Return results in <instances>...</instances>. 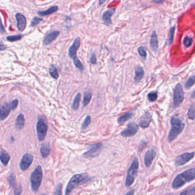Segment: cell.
Returning a JSON list of instances; mask_svg holds the SVG:
<instances>
[{
    "instance_id": "1",
    "label": "cell",
    "mask_w": 195,
    "mask_h": 195,
    "mask_svg": "<svg viewBox=\"0 0 195 195\" xmlns=\"http://www.w3.org/2000/svg\"><path fill=\"white\" fill-rule=\"evenodd\" d=\"M195 179V168H191L178 175L172 183V187L179 189L184 186L187 183L192 181Z\"/></svg>"
},
{
    "instance_id": "2",
    "label": "cell",
    "mask_w": 195,
    "mask_h": 195,
    "mask_svg": "<svg viewBox=\"0 0 195 195\" xmlns=\"http://www.w3.org/2000/svg\"><path fill=\"white\" fill-rule=\"evenodd\" d=\"M171 128L168 136V141L170 143L173 142L184 130L185 124L179 118L172 117L171 119Z\"/></svg>"
},
{
    "instance_id": "3",
    "label": "cell",
    "mask_w": 195,
    "mask_h": 195,
    "mask_svg": "<svg viewBox=\"0 0 195 195\" xmlns=\"http://www.w3.org/2000/svg\"><path fill=\"white\" fill-rule=\"evenodd\" d=\"M91 178H89L88 175L86 173L77 174L74 175L71 178L69 182L67 184L65 191V195H69L71 192L79 185L85 183L90 181Z\"/></svg>"
},
{
    "instance_id": "4",
    "label": "cell",
    "mask_w": 195,
    "mask_h": 195,
    "mask_svg": "<svg viewBox=\"0 0 195 195\" xmlns=\"http://www.w3.org/2000/svg\"><path fill=\"white\" fill-rule=\"evenodd\" d=\"M139 169V161L137 157H135L133 160V163L131 164L126 177L125 185L127 187H130L134 182L136 176L138 175V171Z\"/></svg>"
},
{
    "instance_id": "5",
    "label": "cell",
    "mask_w": 195,
    "mask_h": 195,
    "mask_svg": "<svg viewBox=\"0 0 195 195\" xmlns=\"http://www.w3.org/2000/svg\"><path fill=\"white\" fill-rule=\"evenodd\" d=\"M43 178V172L42 167L38 165L31 173L30 176V182L32 190L34 192L38 189Z\"/></svg>"
},
{
    "instance_id": "6",
    "label": "cell",
    "mask_w": 195,
    "mask_h": 195,
    "mask_svg": "<svg viewBox=\"0 0 195 195\" xmlns=\"http://www.w3.org/2000/svg\"><path fill=\"white\" fill-rule=\"evenodd\" d=\"M47 122L46 118L44 116H39L38 122L37 123L36 129L38 138L39 141H43L47 134Z\"/></svg>"
},
{
    "instance_id": "7",
    "label": "cell",
    "mask_w": 195,
    "mask_h": 195,
    "mask_svg": "<svg viewBox=\"0 0 195 195\" xmlns=\"http://www.w3.org/2000/svg\"><path fill=\"white\" fill-rule=\"evenodd\" d=\"M184 98V93L183 87L180 84H178L175 87L173 92V105L174 108H176L183 103Z\"/></svg>"
},
{
    "instance_id": "8",
    "label": "cell",
    "mask_w": 195,
    "mask_h": 195,
    "mask_svg": "<svg viewBox=\"0 0 195 195\" xmlns=\"http://www.w3.org/2000/svg\"><path fill=\"white\" fill-rule=\"evenodd\" d=\"M102 147L103 144L101 143L89 145L87 146V151L83 154V156L86 158L97 157L100 154Z\"/></svg>"
},
{
    "instance_id": "9",
    "label": "cell",
    "mask_w": 195,
    "mask_h": 195,
    "mask_svg": "<svg viewBox=\"0 0 195 195\" xmlns=\"http://www.w3.org/2000/svg\"><path fill=\"white\" fill-rule=\"evenodd\" d=\"M195 153L193 152H186L183 154L178 156L175 161V165L176 167H180L188 163L192 159L194 158Z\"/></svg>"
},
{
    "instance_id": "10",
    "label": "cell",
    "mask_w": 195,
    "mask_h": 195,
    "mask_svg": "<svg viewBox=\"0 0 195 195\" xmlns=\"http://www.w3.org/2000/svg\"><path fill=\"white\" fill-rule=\"evenodd\" d=\"M138 129V125L136 122H132L127 125V127L125 130L121 132L120 135L125 138L131 137L134 136L137 133Z\"/></svg>"
},
{
    "instance_id": "11",
    "label": "cell",
    "mask_w": 195,
    "mask_h": 195,
    "mask_svg": "<svg viewBox=\"0 0 195 195\" xmlns=\"http://www.w3.org/2000/svg\"><path fill=\"white\" fill-rule=\"evenodd\" d=\"M33 161V156L32 154L26 153L24 154L20 164L21 170L26 171L30 167Z\"/></svg>"
},
{
    "instance_id": "12",
    "label": "cell",
    "mask_w": 195,
    "mask_h": 195,
    "mask_svg": "<svg viewBox=\"0 0 195 195\" xmlns=\"http://www.w3.org/2000/svg\"><path fill=\"white\" fill-rule=\"evenodd\" d=\"M151 121L152 116L151 114L148 112H146L141 116L139 122V126L144 129L148 128Z\"/></svg>"
},
{
    "instance_id": "13",
    "label": "cell",
    "mask_w": 195,
    "mask_h": 195,
    "mask_svg": "<svg viewBox=\"0 0 195 195\" xmlns=\"http://www.w3.org/2000/svg\"><path fill=\"white\" fill-rule=\"evenodd\" d=\"M80 39L79 37H77L74 41L73 42L72 44L71 45L69 49L68 53L69 56L70 58H74L76 57V54L77 52V50L80 47Z\"/></svg>"
},
{
    "instance_id": "14",
    "label": "cell",
    "mask_w": 195,
    "mask_h": 195,
    "mask_svg": "<svg viewBox=\"0 0 195 195\" xmlns=\"http://www.w3.org/2000/svg\"><path fill=\"white\" fill-rule=\"evenodd\" d=\"M156 151L155 149L148 150L144 156V163L147 167H149L156 156Z\"/></svg>"
},
{
    "instance_id": "15",
    "label": "cell",
    "mask_w": 195,
    "mask_h": 195,
    "mask_svg": "<svg viewBox=\"0 0 195 195\" xmlns=\"http://www.w3.org/2000/svg\"><path fill=\"white\" fill-rule=\"evenodd\" d=\"M17 20V26L20 31H23L26 28V19L23 15L21 13H17L16 15Z\"/></svg>"
},
{
    "instance_id": "16",
    "label": "cell",
    "mask_w": 195,
    "mask_h": 195,
    "mask_svg": "<svg viewBox=\"0 0 195 195\" xmlns=\"http://www.w3.org/2000/svg\"><path fill=\"white\" fill-rule=\"evenodd\" d=\"M12 108L10 104L8 103H4L0 106V120H5L10 114Z\"/></svg>"
},
{
    "instance_id": "17",
    "label": "cell",
    "mask_w": 195,
    "mask_h": 195,
    "mask_svg": "<svg viewBox=\"0 0 195 195\" xmlns=\"http://www.w3.org/2000/svg\"><path fill=\"white\" fill-rule=\"evenodd\" d=\"M115 12V9H109L106 10L102 15V20L104 23L107 25L112 24V21L111 20V17L112 16Z\"/></svg>"
},
{
    "instance_id": "18",
    "label": "cell",
    "mask_w": 195,
    "mask_h": 195,
    "mask_svg": "<svg viewBox=\"0 0 195 195\" xmlns=\"http://www.w3.org/2000/svg\"><path fill=\"white\" fill-rule=\"evenodd\" d=\"M59 31H53L50 33L45 37L43 42L45 45H49L56 39V38L59 35Z\"/></svg>"
},
{
    "instance_id": "19",
    "label": "cell",
    "mask_w": 195,
    "mask_h": 195,
    "mask_svg": "<svg viewBox=\"0 0 195 195\" xmlns=\"http://www.w3.org/2000/svg\"><path fill=\"white\" fill-rule=\"evenodd\" d=\"M144 75V71L142 67L137 66L135 69V77L134 80L136 82L140 81Z\"/></svg>"
},
{
    "instance_id": "20",
    "label": "cell",
    "mask_w": 195,
    "mask_h": 195,
    "mask_svg": "<svg viewBox=\"0 0 195 195\" xmlns=\"http://www.w3.org/2000/svg\"><path fill=\"white\" fill-rule=\"evenodd\" d=\"M40 152L43 158H46L50 154V144L48 142L43 143L40 148Z\"/></svg>"
},
{
    "instance_id": "21",
    "label": "cell",
    "mask_w": 195,
    "mask_h": 195,
    "mask_svg": "<svg viewBox=\"0 0 195 195\" xmlns=\"http://www.w3.org/2000/svg\"><path fill=\"white\" fill-rule=\"evenodd\" d=\"M151 48L154 52H156L158 49V39L156 32L154 31L151 36L150 39Z\"/></svg>"
},
{
    "instance_id": "22",
    "label": "cell",
    "mask_w": 195,
    "mask_h": 195,
    "mask_svg": "<svg viewBox=\"0 0 195 195\" xmlns=\"http://www.w3.org/2000/svg\"><path fill=\"white\" fill-rule=\"evenodd\" d=\"M10 156L6 151L4 150H0V160L2 164L7 165L10 161Z\"/></svg>"
},
{
    "instance_id": "23",
    "label": "cell",
    "mask_w": 195,
    "mask_h": 195,
    "mask_svg": "<svg viewBox=\"0 0 195 195\" xmlns=\"http://www.w3.org/2000/svg\"><path fill=\"white\" fill-rule=\"evenodd\" d=\"M25 124V119L23 114H19L16 119V127L18 130H21L24 128Z\"/></svg>"
},
{
    "instance_id": "24",
    "label": "cell",
    "mask_w": 195,
    "mask_h": 195,
    "mask_svg": "<svg viewBox=\"0 0 195 195\" xmlns=\"http://www.w3.org/2000/svg\"><path fill=\"white\" fill-rule=\"evenodd\" d=\"M133 114L132 112H127L126 114H124L122 116H120L117 119V122L119 124H122L125 122H126L127 120L130 119L133 116Z\"/></svg>"
},
{
    "instance_id": "25",
    "label": "cell",
    "mask_w": 195,
    "mask_h": 195,
    "mask_svg": "<svg viewBox=\"0 0 195 195\" xmlns=\"http://www.w3.org/2000/svg\"><path fill=\"white\" fill-rule=\"evenodd\" d=\"M58 7L57 6H53L52 7H50V8L46 10L45 11H39L38 12V14L42 16H45L47 15H51L53 13H54L55 12H57L58 10Z\"/></svg>"
},
{
    "instance_id": "26",
    "label": "cell",
    "mask_w": 195,
    "mask_h": 195,
    "mask_svg": "<svg viewBox=\"0 0 195 195\" xmlns=\"http://www.w3.org/2000/svg\"><path fill=\"white\" fill-rule=\"evenodd\" d=\"M92 92L91 90H87L84 93L83 100V106H86L90 103L91 98H92Z\"/></svg>"
},
{
    "instance_id": "27",
    "label": "cell",
    "mask_w": 195,
    "mask_h": 195,
    "mask_svg": "<svg viewBox=\"0 0 195 195\" xmlns=\"http://www.w3.org/2000/svg\"><path fill=\"white\" fill-rule=\"evenodd\" d=\"M80 98H81V95L80 93H78L76 96H75V98L74 99V101L72 102V106H71V108L74 111H77L79 108V102L80 100Z\"/></svg>"
},
{
    "instance_id": "28",
    "label": "cell",
    "mask_w": 195,
    "mask_h": 195,
    "mask_svg": "<svg viewBox=\"0 0 195 195\" xmlns=\"http://www.w3.org/2000/svg\"><path fill=\"white\" fill-rule=\"evenodd\" d=\"M188 117L191 120L195 119V106H191L188 111Z\"/></svg>"
},
{
    "instance_id": "29",
    "label": "cell",
    "mask_w": 195,
    "mask_h": 195,
    "mask_svg": "<svg viewBox=\"0 0 195 195\" xmlns=\"http://www.w3.org/2000/svg\"><path fill=\"white\" fill-rule=\"evenodd\" d=\"M195 83V76H192L188 79L187 81L185 83V87L186 89H189L191 87H192Z\"/></svg>"
},
{
    "instance_id": "30",
    "label": "cell",
    "mask_w": 195,
    "mask_h": 195,
    "mask_svg": "<svg viewBox=\"0 0 195 195\" xmlns=\"http://www.w3.org/2000/svg\"><path fill=\"white\" fill-rule=\"evenodd\" d=\"M72 59H73L74 64L75 66V67L77 68L78 69H79L81 72L83 71V70L84 69V67L82 65V63L79 61V60L78 59V58L77 57H74Z\"/></svg>"
},
{
    "instance_id": "31",
    "label": "cell",
    "mask_w": 195,
    "mask_h": 195,
    "mask_svg": "<svg viewBox=\"0 0 195 195\" xmlns=\"http://www.w3.org/2000/svg\"><path fill=\"white\" fill-rule=\"evenodd\" d=\"M8 179V182H9L10 186L12 188H13L17 184L16 181V177H15L14 173H11L9 175Z\"/></svg>"
},
{
    "instance_id": "32",
    "label": "cell",
    "mask_w": 195,
    "mask_h": 195,
    "mask_svg": "<svg viewBox=\"0 0 195 195\" xmlns=\"http://www.w3.org/2000/svg\"><path fill=\"white\" fill-rule=\"evenodd\" d=\"M175 31V26L172 27L169 31V33H168V44H169V45H171L173 42Z\"/></svg>"
},
{
    "instance_id": "33",
    "label": "cell",
    "mask_w": 195,
    "mask_h": 195,
    "mask_svg": "<svg viewBox=\"0 0 195 195\" xmlns=\"http://www.w3.org/2000/svg\"><path fill=\"white\" fill-rule=\"evenodd\" d=\"M49 73L50 76L52 77H53L54 79H58V78L59 77V74L58 73L57 70L55 68H53L52 66L49 69Z\"/></svg>"
},
{
    "instance_id": "34",
    "label": "cell",
    "mask_w": 195,
    "mask_h": 195,
    "mask_svg": "<svg viewBox=\"0 0 195 195\" xmlns=\"http://www.w3.org/2000/svg\"><path fill=\"white\" fill-rule=\"evenodd\" d=\"M90 122H91V117H90V116H87L85 120L83 121V122H82V126H81L82 130L86 129V128L89 125Z\"/></svg>"
},
{
    "instance_id": "35",
    "label": "cell",
    "mask_w": 195,
    "mask_h": 195,
    "mask_svg": "<svg viewBox=\"0 0 195 195\" xmlns=\"http://www.w3.org/2000/svg\"><path fill=\"white\" fill-rule=\"evenodd\" d=\"M192 42H193V39L189 37H186L184 39V40H183V44L184 45V46L186 47V48H189L190 47L192 44Z\"/></svg>"
},
{
    "instance_id": "36",
    "label": "cell",
    "mask_w": 195,
    "mask_h": 195,
    "mask_svg": "<svg viewBox=\"0 0 195 195\" xmlns=\"http://www.w3.org/2000/svg\"><path fill=\"white\" fill-rule=\"evenodd\" d=\"M148 100L150 102H154L155 101H156L157 98V93H156V92H150L148 94L147 96Z\"/></svg>"
},
{
    "instance_id": "37",
    "label": "cell",
    "mask_w": 195,
    "mask_h": 195,
    "mask_svg": "<svg viewBox=\"0 0 195 195\" xmlns=\"http://www.w3.org/2000/svg\"><path fill=\"white\" fill-rule=\"evenodd\" d=\"M22 35L20 34V35H15V36H9L7 37V39L8 41L10 42H13V41H18L22 39Z\"/></svg>"
},
{
    "instance_id": "38",
    "label": "cell",
    "mask_w": 195,
    "mask_h": 195,
    "mask_svg": "<svg viewBox=\"0 0 195 195\" xmlns=\"http://www.w3.org/2000/svg\"><path fill=\"white\" fill-rule=\"evenodd\" d=\"M14 190V195H20L22 193V188L20 185L18 186L16 184L14 187L13 188Z\"/></svg>"
},
{
    "instance_id": "39",
    "label": "cell",
    "mask_w": 195,
    "mask_h": 195,
    "mask_svg": "<svg viewBox=\"0 0 195 195\" xmlns=\"http://www.w3.org/2000/svg\"><path fill=\"white\" fill-rule=\"evenodd\" d=\"M138 53L141 57H143L144 58H146L147 57L146 50V49H144V48H143L142 47H141L138 48Z\"/></svg>"
},
{
    "instance_id": "40",
    "label": "cell",
    "mask_w": 195,
    "mask_h": 195,
    "mask_svg": "<svg viewBox=\"0 0 195 195\" xmlns=\"http://www.w3.org/2000/svg\"><path fill=\"white\" fill-rule=\"evenodd\" d=\"M42 21V19L39 17H34L33 18L31 22V26H35L37 25L41 21Z\"/></svg>"
},
{
    "instance_id": "41",
    "label": "cell",
    "mask_w": 195,
    "mask_h": 195,
    "mask_svg": "<svg viewBox=\"0 0 195 195\" xmlns=\"http://www.w3.org/2000/svg\"><path fill=\"white\" fill-rule=\"evenodd\" d=\"M62 184H59L56 188L54 195H62Z\"/></svg>"
},
{
    "instance_id": "42",
    "label": "cell",
    "mask_w": 195,
    "mask_h": 195,
    "mask_svg": "<svg viewBox=\"0 0 195 195\" xmlns=\"http://www.w3.org/2000/svg\"><path fill=\"white\" fill-rule=\"evenodd\" d=\"M18 104V101L17 99H15L10 103V106L12 109H14L17 107Z\"/></svg>"
},
{
    "instance_id": "43",
    "label": "cell",
    "mask_w": 195,
    "mask_h": 195,
    "mask_svg": "<svg viewBox=\"0 0 195 195\" xmlns=\"http://www.w3.org/2000/svg\"><path fill=\"white\" fill-rule=\"evenodd\" d=\"M90 63L91 64H96V63H97V60H96V55L95 53H93L91 56L90 57Z\"/></svg>"
},
{
    "instance_id": "44",
    "label": "cell",
    "mask_w": 195,
    "mask_h": 195,
    "mask_svg": "<svg viewBox=\"0 0 195 195\" xmlns=\"http://www.w3.org/2000/svg\"><path fill=\"white\" fill-rule=\"evenodd\" d=\"M0 32L2 33H6V31H5V30L4 29V27L3 24H2L1 18H0Z\"/></svg>"
},
{
    "instance_id": "45",
    "label": "cell",
    "mask_w": 195,
    "mask_h": 195,
    "mask_svg": "<svg viewBox=\"0 0 195 195\" xmlns=\"http://www.w3.org/2000/svg\"><path fill=\"white\" fill-rule=\"evenodd\" d=\"M188 195H195V188L188 190Z\"/></svg>"
},
{
    "instance_id": "46",
    "label": "cell",
    "mask_w": 195,
    "mask_h": 195,
    "mask_svg": "<svg viewBox=\"0 0 195 195\" xmlns=\"http://www.w3.org/2000/svg\"><path fill=\"white\" fill-rule=\"evenodd\" d=\"M146 146V143H144V142H143L142 144H140V146H141V147L139 148V151H141L143 149V148L145 147Z\"/></svg>"
},
{
    "instance_id": "47",
    "label": "cell",
    "mask_w": 195,
    "mask_h": 195,
    "mask_svg": "<svg viewBox=\"0 0 195 195\" xmlns=\"http://www.w3.org/2000/svg\"><path fill=\"white\" fill-rule=\"evenodd\" d=\"M6 48H7V47H5V45L0 42V50H3Z\"/></svg>"
},
{
    "instance_id": "48",
    "label": "cell",
    "mask_w": 195,
    "mask_h": 195,
    "mask_svg": "<svg viewBox=\"0 0 195 195\" xmlns=\"http://www.w3.org/2000/svg\"><path fill=\"white\" fill-rule=\"evenodd\" d=\"M134 194H135V190L132 189V190L130 191L129 192H128L125 195H133Z\"/></svg>"
},
{
    "instance_id": "49",
    "label": "cell",
    "mask_w": 195,
    "mask_h": 195,
    "mask_svg": "<svg viewBox=\"0 0 195 195\" xmlns=\"http://www.w3.org/2000/svg\"><path fill=\"white\" fill-rule=\"evenodd\" d=\"M179 195H188V189H186L184 191L181 192Z\"/></svg>"
},
{
    "instance_id": "50",
    "label": "cell",
    "mask_w": 195,
    "mask_h": 195,
    "mask_svg": "<svg viewBox=\"0 0 195 195\" xmlns=\"http://www.w3.org/2000/svg\"><path fill=\"white\" fill-rule=\"evenodd\" d=\"M106 1H99V5H101V4H103L104 2H105Z\"/></svg>"
},
{
    "instance_id": "51",
    "label": "cell",
    "mask_w": 195,
    "mask_h": 195,
    "mask_svg": "<svg viewBox=\"0 0 195 195\" xmlns=\"http://www.w3.org/2000/svg\"><path fill=\"white\" fill-rule=\"evenodd\" d=\"M191 98H195V91H194V92H193V93L192 94V96H191Z\"/></svg>"
},
{
    "instance_id": "52",
    "label": "cell",
    "mask_w": 195,
    "mask_h": 195,
    "mask_svg": "<svg viewBox=\"0 0 195 195\" xmlns=\"http://www.w3.org/2000/svg\"><path fill=\"white\" fill-rule=\"evenodd\" d=\"M154 2H156V3H161L163 2V1H154Z\"/></svg>"
},
{
    "instance_id": "53",
    "label": "cell",
    "mask_w": 195,
    "mask_h": 195,
    "mask_svg": "<svg viewBox=\"0 0 195 195\" xmlns=\"http://www.w3.org/2000/svg\"><path fill=\"white\" fill-rule=\"evenodd\" d=\"M45 195V194H41V195Z\"/></svg>"
}]
</instances>
